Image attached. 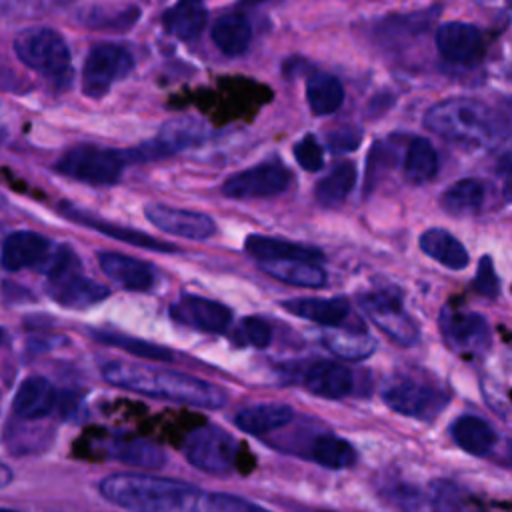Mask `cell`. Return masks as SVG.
<instances>
[{
	"label": "cell",
	"instance_id": "1",
	"mask_svg": "<svg viewBox=\"0 0 512 512\" xmlns=\"http://www.w3.org/2000/svg\"><path fill=\"white\" fill-rule=\"evenodd\" d=\"M98 490L128 512H270L234 494L206 492L182 480L142 472L110 474L100 480Z\"/></svg>",
	"mask_w": 512,
	"mask_h": 512
},
{
	"label": "cell",
	"instance_id": "2",
	"mask_svg": "<svg viewBox=\"0 0 512 512\" xmlns=\"http://www.w3.org/2000/svg\"><path fill=\"white\" fill-rule=\"evenodd\" d=\"M102 376L118 388L196 408L216 410L228 400L220 386L172 370H154L140 364L112 360L102 364Z\"/></svg>",
	"mask_w": 512,
	"mask_h": 512
},
{
	"label": "cell",
	"instance_id": "3",
	"mask_svg": "<svg viewBox=\"0 0 512 512\" xmlns=\"http://www.w3.org/2000/svg\"><path fill=\"white\" fill-rule=\"evenodd\" d=\"M424 126L448 140L462 144H486L494 136L490 110L472 98H448L424 114Z\"/></svg>",
	"mask_w": 512,
	"mask_h": 512
},
{
	"label": "cell",
	"instance_id": "4",
	"mask_svg": "<svg viewBox=\"0 0 512 512\" xmlns=\"http://www.w3.org/2000/svg\"><path fill=\"white\" fill-rule=\"evenodd\" d=\"M44 270L48 276V296L64 308L84 310L110 296V290L104 284L82 274L76 254L64 244L56 246V252Z\"/></svg>",
	"mask_w": 512,
	"mask_h": 512
},
{
	"label": "cell",
	"instance_id": "5",
	"mask_svg": "<svg viewBox=\"0 0 512 512\" xmlns=\"http://www.w3.org/2000/svg\"><path fill=\"white\" fill-rule=\"evenodd\" d=\"M14 52L28 68L50 78L70 74V52L62 34L54 28H26L14 38Z\"/></svg>",
	"mask_w": 512,
	"mask_h": 512
},
{
	"label": "cell",
	"instance_id": "6",
	"mask_svg": "<svg viewBox=\"0 0 512 512\" xmlns=\"http://www.w3.org/2000/svg\"><path fill=\"white\" fill-rule=\"evenodd\" d=\"M130 162L128 152L102 148L94 144H80L70 148L56 164V170L68 178L86 184H116L122 176L124 164Z\"/></svg>",
	"mask_w": 512,
	"mask_h": 512
},
{
	"label": "cell",
	"instance_id": "7",
	"mask_svg": "<svg viewBox=\"0 0 512 512\" xmlns=\"http://www.w3.org/2000/svg\"><path fill=\"white\" fill-rule=\"evenodd\" d=\"M382 400L390 410L424 422L438 418L450 402L444 390L408 376L388 378L382 386Z\"/></svg>",
	"mask_w": 512,
	"mask_h": 512
},
{
	"label": "cell",
	"instance_id": "8",
	"mask_svg": "<svg viewBox=\"0 0 512 512\" xmlns=\"http://www.w3.org/2000/svg\"><path fill=\"white\" fill-rule=\"evenodd\" d=\"M184 454L194 468L208 474H224L238 464V442L226 430L206 424L188 434Z\"/></svg>",
	"mask_w": 512,
	"mask_h": 512
},
{
	"label": "cell",
	"instance_id": "9",
	"mask_svg": "<svg viewBox=\"0 0 512 512\" xmlns=\"http://www.w3.org/2000/svg\"><path fill=\"white\" fill-rule=\"evenodd\" d=\"M134 68L132 54L118 44H96L84 62L82 92L88 98H102L116 80L128 76Z\"/></svg>",
	"mask_w": 512,
	"mask_h": 512
},
{
	"label": "cell",
	"instance_id": "10",
	"mask_svg": "<svg viewBox=\"0 0 512 512\" xmlns=\"http://www.w3.org/2000/svg\"><path fill=\"white\" fill-rule=\"evenodd\" d=\"M290 170L278 162H260L252 168H246L234 176H230L222 184V194L236 200L246 198H268L284 192L290 184Z\"/></svg>",
	"mask_w": 512,
	"mask_h": 512
},
{
	"label": "cell",
	"instance_id": "11",
	"mask_svg": "<svg viewBox=\"0 0 512 512\" xmlns=\"http://www.w3.org/2000/svg\"><path fill=\"white\" fill-rule=\"evenodd\" d=\"M440 332L446 346L456 354H482L490 348V328L476 312L444 306L440 312Z\"/></svg>",
	"mask_w": 512,
	"mask_h": 512
},
{
	"label": "cell",
	"instance_id": "12",
	"mask_svg": "<svg viewBox=\"0 0 512 512\" xmlns=\"http://www.w3.org/2000/svg\"><path fill=\"white\" fill-rule=\"evenodd\" d=\"M366 316L396 344L414 346L420 340V330L404 312L400 300L390 292H372L360 298Z\"/></svg>",
	"mask_w": 512,
	"mask_h": 512
},
{
	"label": "cell",
	"instance_id": "13",
	"mask_svg": "<svg viewBox=\"0 0 512 512\" xmlns=\"http://www.w3.org/2000/svg\"><path fill=\"white\" fill-rule=\"evenodd\" d=\"M204 136H206V126L198 118H192V116L172 118L160 128L158 136L152 142H146L138 150L128 152V156L130 160H134L136 156L144 160H152L166 154H176L184 148L200 144Z\"/></svg>",
	"mask_w": 512,
	"mask_h": 512
},
{
	"label": "cell",
	"instance_id": "14",
	"mask_svg": "<svg viewBox=\"0 0 512 512\" xmlns=\"http://www.w3.org/2000/svg\"><path fill=\"white\" fill-rule=\"evenodd\" d=\"M54 252L56 246L44 234L18 230L2 240L0 264L12 272L22 268H46Z\"/></svg>",
	"mask_w": 512,
	"mask_h": 512
},
{
	"label": "cell",
	"instance_id": "15",
	"mask_svg": "<svg viewBox=\"0 0 512 512\" xmlns=\"http://www.w3.org/2000/svg\"><path fill=\"white\" fill-rule=\"evenodd\" d=\"M170 316L184 326L210 332V334L226 332L232 320V312L228 306L210 298L194 296V294L180 296L170 306Z\"/></svg>",
	"mask_w": 512,
	"mask_h": 512
},
{
	"label": "cell",
	"instance_id": "16",
	"mask_svg": "<svg viewBox=\"0 0 512 512\" xmlns=\"http://www.w3.org/2000/svg\"><path fill=\"white\" fill-rule=\"evenodd\" d=\"M144 216L162 232L192 238V240H206L216 232L214 220L196 210H184V208H172L164 204H146Z\"/></svg>",
	"mask_w": 512,
	"mask_h": 512
},
{
	"label": "cell",
	"instance_id": "17",
	"mask_svg": "<svg viewBox=\"0 0 512 512\" xmlns=\"http://www.w3.org/2000/svg\"><path fill=\"white\" fill-rule=\"evenodd\" d=\"M58 212L80 224V226H86V228H92L100 234H106V236H112L116 240H122L126 244H132V246H138V248H146V250H156V252H176L178 248L174 244H168V242H162V240H156L152 238L150 234L146 232H140V230H134V228H128V226H120V224H112V222H106V220H100L96 218L94 214L90 212H84L82 208L70 204V202H60L58 204Z\"/></svg>",
	"mask_w": 512,
	"mask_h": 512
},
{
	"label": "cell",
	"instance_id": "18",
	"mask_svg": "<svg viewBox=\"0 0 512 512\" xmlns=\"http://www.w3.org/2000/svg\"><path fill=\"white\" fill-rule=\"evenodd\" d=\"M440 56L454 64H474L480 60L484 42L476 26L466 22H446L436 30Z\"/></svg>",
	"mask_w": 512,
	"mask_h": 512
},
{
	"label": "cell",
	"instance_id": "19",
	"mask_svg": "<svg viewBox=\"0 0 512 512\" xmlns=\"http://www.w3.org/2000/svg\"><path fill=\"white\" fill-rule=\"evenodd\" d=\"M302 382L308 392L328 400H340L354 388L352 372L332 360H318L310 364L302 376Z\"/></svg>",
	"mask_w": 512,
	"mask_h": 512
},
{
	"label": "cell",
	"instance_id": "20",
	"mask_svg": "<svg viewBox=\"0 0 512 512\" xmlns=\"http://www.w3.org/2000/svg\"><path fill=\"white\" fill-rule=\"evenodd\" d=\"M102 454L142 470H158L166 464L164 450L158 444L142 438L120 436L102 440Z\"/></svg>",
	"mask_w": 512,
	"mask_h": 512
},
{
	"label": "cell",
	"instance_id": "21",
	"mask_svg": "<svg viewBox=\"0 0 512 512\" xmlns=\"http://www.w3.org/2000/svg\"><path fill=\"white\" fill-rule=\"evenodd\" d=\"M56 406V390L42 376H28L16 390L12 410L22 420H38L48 416Z\"/></svg>",
	"mask_w": 512,
	"mask_h": 512
},
{
	"label": "cell",
	"instance_id": "22",
	"mask_svg": "<svg viewBox=\"0 0 512 512\" xmlns=\"http://www.w3.org/2000/svg\"><path fill=\"white\" fill-rule=\"evenodd\" d=\"M98 264L102 272L120 284L126 290L134 292H144L152 286L154 274L152 268L136 258H130L126 254H116V252H100L98 254Z\"/></svg>",
	"mask_w": 512,
	"mask_h": 512
},
{
	"label": "cell",
	"instance_id": "23",
	"mask_svg": "<svg viewBox=\"0 0 512 512\" xmlns=\"http://www.w3.org/2000/svg\"><path fill=\"white\" fill-rule=\"evenodd\" d=\"M282 308L294 316L312 320L326 328H340L350 314V302L344 296L292 298V300H284Z\"/></svg>",
	"mask_w": 512,
	"mask_h": 512
},
{
	"label": "cell",
	"instance_id": "24",
	"mask_svg": "<svg viewBox=\"0 0 512 512\" xmlns=\"http://www.w3.org/2000/svg\"><path fill=\"white\" fill-rule=\"evenodd\" d=\"M74 18L86 28L128 30L140 18V8L134 4H84L76 8Z\"/></svg>",
	"mask_w": 512,
	"mask_h": 512
},
{
	"label": "cell",
	"instance_id": "25",
	"mask_svg": "<svg viewBox=\"0 0 512 512\" xmlns=\"http://www.w3.org/2000/svg\"><path fill=\"white\" fill-rule=\"evenodd\" d=\"M244 248L248 254H252L260 262H270V260H306V262H316L322 260V252L296 244L290 240H280V238H270V236H260V234H250L244 242Z\"/></svg>",
	"mask_w": 512,
	"mask_h": 512
},
{
	"label": "cell",
	"instance_id": "26",
	"mask_svg": "<svg viewBox=\"0 0 512 512\" xmlns=\"http://www.w3.org/2000/svg\"><path fill=\"white\" fill-rule=\"evenodd\" d=\"M294 418V410L288 404L280 402H266V404H254L248 408H242L234 422L240 430L252 434V436H264L272 430L284 428Z\"/></svg>",
	"mask_w": 512,
	"mask_h": 512
},
{
	"label": "cell",
	"instance_id": "27",
	"mask_svg": "<svg viewBox=\"0 0 512 512\" xmlns=\"http://www.w3.org/2000/svg\"><path fill=\"white\" fill-rule=\"evenodd\" d=\"M452 440L472 456H486L496 444L494 428L474 414L458 416L450 426Z\"/></svg>",
	"mask_w": 512,
	"mask_h": 512
},
{
	"label": "cell",
	"instance_id": "28",
	"mask_svg": "<svg viewBox=\"0 0 512 512\" xmlns=\"http://www.w3.org/2000/svg\"><path fill=\"white\" fill-rule=\"evenodd\" d=\"M420 250L450 270H462L470 262L464 244L442 228H428L426 232H422Z\"/></svg>",
	"mask_w": 512,
	"mask_h": 512
},
{
	"label": "cell",
	"instance_id": "29",
	"mask_svg": "<svg viewBox=\"0 0 512 512\" xmlns=\"http://www.w3.org/2000/svg\"><path fill=\"white\" fill-rule=\"evenodd\" d=\"M320 342L338 358L344 360H364L374 354L376 340L364 330H348V328H324L320 332Z\"/></svg>",
	"mask_w": 512,
	"mask_h": 512
},
{
	"label": "cell",
	"instance_id": "30",
	"mask_svg": "<svg viewBox=\"0 0 512 512\" xmlns=\"http://www.w3.org/2000/svg\"><path fill=\"white\" fill-rule=\"evenodd\" d=\"M206 18H208V12L204 4L194 0H184L164 10L162 24L168 30V34L180 40H190L202 32Z\"/></svg>",
	"mask_w": 512,
	"mask_h": 512
},
{
	"label": "cell",
	"instance_id": "31",
	"mask_svg": "<svg viewBox=\"0 0 512 512\" xmlns=\"http://www.w3.org/2000/svg\"><path fill=\"white\" fill-rule=\"evenodd\" d=\"M484 184L476 178H462L450 184L442 196L440 206L452 216H472L482 210L484 204Z\"/></svg>",
	"mask_w": 512,
	"mask_h": 512
},
{
	"label": "cell",
	"instance_id": "32",
	"mask_svg": "<svg viewBox=\"0 0 512 512\" xmlns=\"http://www.w3.org/2000/svg\"><path fill=\"white\" fill-rule=\"evenodd\" d=\"M252 40V28L242 14H224L212 26V42L226 56H240L248 50Z\"/></svg>",
	"mask_w": 512,
	"mask_h": 512
},
{
	"label": "cell",
	"instance_id": "33",
	"mask_svg": "<svg viewBox=\"0 0 512 512\" xmlns=\"http://www.w3.org/2000/svg\"><path fill=\"white\" fill-rule=\"evenodd\" d=\"M260 268L286 284L294 286H308V288H320L326 284V272L316 262L306 260H270L260 262Z\"/></svg>",
	"mask_w": 512,
	"mask_h": 512
},
{
	"label": "cell",
	"instance_id": "34",
	"mask_svg": "<svg viewBox=\"0 0 512 512\" xmlns=\"http://www.w3.org/2000/svg\"><path fill=\"white\" fill-rule=\"evenodd\" d=\"M306 100L316 116L336 112L344 102V88L340 80L328 72H314L306 82Z\"/></svg>",
	"mask_w": 512,
	"mask_h": 512
},
{
	"label": "cell",
	"instance_id": "35",
	"mask_svg": "<svg viewBox=\"0 0 512 512\" xmlns=\"http://www.w3.org/2000/svg\"><path fill=\"white\" fill-rule=\"evenodd\" d=\"M310 458L328 470H344L356 462V450L336 434H320L310 444Z\"/></svg>",
	"mask_w": 512,
	"mask_h": 512
},
{
	"label": "cell",
	"instance_id": "36",
	"mask_svg": "<svg viewBox=\"0 0 512 512\" xmlns=\"http://www.w3.org/2000/svg\"><path fill=\"white\" fill-rule=\"evenodd\" d=\"M438 172V156L426 138H414L404 156L402 174L410 184H424Z\"/></svg>",
	"mask_w": 512,
	"mask_h": 512
},
{
	"label": "cell",
	"instance_id": "37",
	"mask_svg": "<svg viewBox=\"0 0 512 512\" xmlns=\"http://www.w3.org/2000/svg\"><path fill=\"white\" fill-rule=\"evenodd\" d=\"M354 182H356V168H354V164L352 162H340L338 166H334L330 170L328 176H324L316 184L314 196H316L318 204H322L326 208H336L352 192Z\"/></svg>",
	"mask_w": 512,
	"mask_h": 512
},
{
	"label": "cell",
	"instance_id": "38",
	"mask_svg": "<svg viewBox=\"0 0 512 512\" xmlns=\"http://www.w3.org/2000/svg\"><path fill=\"white\" fill-rule=\"evenodd\" d=\"M92 338L102 342V344L122 348L130 354H136L140 358L154 360V362H172L176 358L170 348H164L160 344L146 342V340H140V338H134V336H126V334H110V332L92 330Z\"/></svg>",
	"mask_w": 512,
	"mask_h": 512
},
{
	"label": "cell",
	"instance_id": "39",
	"mask_svg": "<svg viewBox=\"0 0 512 512\" xmlns=\"http://www.w3.org/2000/svg\"><path fill=\"white\" fill-rule=\"evenodd\" d=\"M432 512H474L468 494L452 480H436L432 484Z\"/></svg>",
	"mask_w": 512,
	"mask_h": 512
},
{
	"label": "cell",
	"instance_id": "40",
	"mask_svg": "<svg viewBox=\"0 0 512 512\" xmlns=\"http://www.w3.org/2000/svg\"><path fill=\"white\" fill-rule=\"evenodd\" d=\"M236 336L244 344H250L254 348H266L272 340V330L266 320H262L258 316H248L240 322Z\"/></svg>",
	"mask_w": 512,
	"mask_h": 512
},
{
	"label": "cell",
	"instance_id": "41",
	"mask_svg": "<svg viewBox=\"0 0 512 512\" xmlns=\"http://www.w3.org/2000/svg\"><path fill=\"white\" fill-rule=\"evenodd\" d=\"M294 156H296V162L308 170V172H316L322 168L324 164V150H322V144L316 140V136L312 134H306L304 138H300L296 144H294Z\"/></svg>",
	"mask_w": 512,
	"mask_h": 512
},
{
	"label": "cell",
	"instance_id": "42",
	"mask_svg": "<svg viewBox=\"0 0 512 512\" xmlns=\"http://www.w3.org/2000/svg\"><path fill=\"white\" fill-rule=\"evenodd\" d=\"M474 288L478 294L486 296V298H496L500 292V280L496 276L492 258L488 254H484L478 262V270H476V278H474Z\"/></svg>",
	"mask_w": 512,
	"mask_h": 512
},
{
	"label": "cell",
	"instance_id": "43",
	"mask_svg": "<svg viewBox=\"0 0 512 512\" xmlns=\"http://www.w3.org/2000/svg\"><path fill=\"white\" fill-rule=\"evenodd\" d=\"M328 148L336 154H344V152H352L360 146L362 142V132L358 128L352 126H344V128H336L334 132L328 134L326 138Z\"/></svg>",
	"mask_w": 512,
	"mask_h": 512
},
{
	"label": "cell",
	"instance_id": "44",
	"mask_svg": "<svg viewBox=\"0 0 512 512\" xmlns=\"http://www.w3.org/2000/svg\"><path fill=\"white\" fill-rule=\"evenodd\" d=\"M386 496L392 504H398L404 512H418L424 498L422 494L412 488V486H406V484H396V486H390L386 490Z\"/></svg>",
	"mask_w": 512,
	"mask_h": 512
},
{
	"label": "cell",
	"instance_id": "45",
	"mask_svg": "<svg viewBox=\"0 0 512 512\" xmlns=\"http://www.w3.org/2000/svg\"><path fill=\"white\" fill-rule=\"evenodd\" d=\"M500 176H502V188H504V198L508 202H512V154L504 156L498 168Z\"/></svg>",
	"mask_w": 512,
	"mask_h": 512
},
{
	"label": "cell",
	"instance_id": "46",
	"mask_svg": "<svg viewBox=\"0 0 512 512\" xmlns=\"http://www.w3.org/2000/svg\"><path fill=\"white\" fill-rule=\"evenodd\" d=\"M12 482V470L4 464H0V488L8 486Z\"/></svg>",
	"mask_w": 512,
	"mask_h": 512
},
{
	"label": "cell",
	"instance_id": "47",
	"mask_svg": "<svg viewBox=\"0 0 512 512\" xmlns=\"http://www.w3.org/2000/svg\"><path fill=\"white\" fill-rule=\"evenodd\" d=\"M0 512H18V510H14V508H0Z\"/></svg>",
	"mask_w": 512,
	"mask_h": 512
},
{
	"label": "cell",
	"instance_id": "48",
	"mask_svg": "<svg viewBox=\"0 0 512 512\" xmlns=\"http://www.w3.org/2000/svg\"><path fill=\"white\" fill-rule=\"evenodd\" d=\"M2 342H4V330L0 328V344H2Z\"/></svg>",
	"mask_w": 512,
	"mask_h": 512
},
{
	"label": "cell",
	"instance_id": "49",
	"mask_svg": "<svg viewBox=\"0 0 512 512\" xmlns=\"http://www.w3.org/2000/svg\"><path fill=\"white\" fill-rule=\"evenodd\" d=\"M2 204H4V196L0 194V206H2Z\"/></svg>",
	"mask_w": 512,
	"mask_h": 512
},
{
	"label": "cell",
	"instance_id": "50",
	"mask_svg": "<svg viewBox=\"0 0 512 512\" xmlns=\"http://www.w3.org/2000/svg\"><path fill=\"white\" fill-rule=\"evenodd\" d=\"M318 512H332V510H318Z\"/></svg>",
	"mask_w": 512,
	"mask_h": 512
},
{
	"label": "cell",
	"instance_id": "51",
	"mask_svg": "<svg viewBox=\"0 0 512 512\" xmlns=\"http://www.w3.org/2000/svg\"><path fill=\"white\" fill-rule=\"evenodd\" d=\"M510 360H512V356H510Z\"/></svg>",
	"mask_w": 512,
	"mask_h": 512
}]
</instances>
